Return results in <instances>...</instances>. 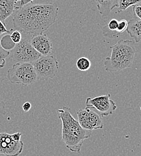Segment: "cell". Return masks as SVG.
I'll list each match as a JSON object with an SVG mask.
<instances>
[{"label": "cell", "mask_w": 141, "mask_h": 156, "mask_svg": "<svg viewBox=\"0 0 141 156\" xmlns=\"http://www.w3.org/2000/svg\"><path fill=\"white\" fill-rule=\"evenodd\" d=\"M58 11V7L54 3H29L15 10L13 27L32 36L43 34L56 21Z\"/></svg>", "instance_id": "1"}, {"label": "cell", "mask_w": 141, "mask_h": 156, "mask_svg": "<svg viewBox=\"0 0 141 156\" xmlns=\"http://www.w3.org/2000/svg\"><path fill=\"white\" fill-rule=\"evenodd\" d=\"M58 117L62 122V140L65 147L73 153H80L84 140L91 137L92 130L83 129L67 106L58 110Z\"/></svg>", "instance_id": "2"}, {"label": "cell", "mask_w": 141, "mask_h": 156, "mask_svg": "<svg viewBox=\"0 0 141 156\" xmlns=\"http://www.w3.org/2000/svg\"><path fill=\"white\" fill-rule=\"evenodd\" d=\"M135 42L130 40H120L111 46V55L104 59V67L106 72H119L130 68L136 53Z\"/></svg>", "instance_id": "3"}, {"label": "cell", "mask_w": 141, "mask_h": 156, "mask_svg": "<svg viewBox=\"0 0 141 156\" xmlns=\"http://www.w3.org/2000/svg\"><path fill=\"white\" fill-rule=\"evenodd\" d=\"M7 78L14 84L28 86L37 80V75L32 63H15L7 72Z\"/></svg>", "instance_id": "4"}, {"label": "cell", "mask_w": 141, "mask_h": 156, "mask_svg": "<svg viewBox=\"0 0 141 156\" xmlns=\"http://www.w3.org/2000/svg\"><path fill=\"white\" fill-rule=\"evenodd\" d=\"M37 80H46L54 78L57 74L59 64L57 59L52 55H41L32 62Z\"/></svg>", "instance_id": "5"}, {"label": "cell", "mask_w": 141, "mask_h": 156, "mask_svg": "<svg viewBox=\"0 0 141 156\" xmlns=\"http://www.w3.org/2000/svg\"><path fill=\"white\" fill-rule=\"evenodd\" d=\"M39 54L26 39H22L12 50V58L15 63H32L40 58Z\"/></svg>", "instance_id": "6"}, {"label": "cell", "mask_w": 141, "mask_h": 156, "mask_svg": "<svg viewBox=\"0 0 141 156\" xmlns=\"http://www.w3.org/2000/svg\"><path fill=\"white\" fill-rule=\"evenodd\" d=\"M85 105V108L96 109L101 117L111 115L117 108L116 103L111 99L110 94L94 98H87Z\"/></svg>", "instance_id": "7"}, {"label": "cell", "mask_w": 141, "mask_h": 156, "mask_svg": "<svg viewBox=\"0 0 141 156\" xmlns=\"http://www.w3.org/2000/svg\"><path fill=\"white\" fill-rule=\"evenodd\" d=\"M78 121L81 127L86 130H93L102 129L103 122L102 117L97 112L91 111L90 108H85L77 111Z\"/></svg>", "instance_id": "8"}, {"label": "cell", "mask_w": 141, "mask_h": 156, "mask_svg": "<svg viewBox=\"0 0 141 156\" xmlns=\"http://www.w3.org/2000/svg\"><path fill=\"white\" fill-rule=\"evenodd\" d=\"M23 143L15 140L12 134L0 133V154L5 156H18L23 151Z\"/></svg>", "instance_id": "9"}, {"label": "cell", "mask_w": 141, "mask_h": 156, "mask_svg": "<svg viewBox=\"0 0 141 156\" xmlns=\"http://www.w3.org/2000/svg\"><path fill=\"white\" fill-rule=\"evenodd\" d=\"M30 42L41 55H50L52 51V43L45 34L33 35Z\"/></svg>", "instance_id": "10"}, {"label": "cell", "mask_w": 141, "mask_h": 156, "mask_svg": "<svg viewBox=\"0 0 141 156\" xmlns=\"http://www.w3.org/2000/svg\"><path fill=\"white\" fill-rule=\"evenodd\" d=\"M141 19L133 18L128 22L126 31L135 43H139L141 39Z\"/></svg>", "instance_id": "11"}, {"label": "cell", "mask_w": 141, "mask_h": 156, "mask_svg": "<svg viewBox=\"0 0 141 156\" xmlns=\"http://www.w3.org/2000/svg\"><path fill=\"white\" fill-rule=\"evenodd\" d=\"M98 11L102 16H107L112 10L118 7V0H94Z\"/></svg>", "instance_id": "12"}, {"label": "cell", "mask_w": 141, "mask_h": 156, "mask_svg": "<svg viewBox=\"0 0 141 156\" xmlns=\"http://www.w3.org/2000/svg\"><path fill=\"white\" fill-rule=\"evenodd\" d=\"M15 11V0H0V20L5 23V20Z\"/></svg>", "instance_id": "13"}, {"label": "cell", "mask_w": 141, "mask_h": 156, "mask_svg": "<svg viewBox=\"0 0 141 156\" xmlns=\"http://www.w3.org/2000/svg\"><path fill=\"white\" fill-rule=\"evenodd\" d=\"M16 44H15L11 39L10 35L4 36L0 41V45L5 51H12Z\"/></svg>", "instance_id": "14"}, {"label": "cell", "mask_w": 141, "mask_h": 156, "mask_svg": "<svg viewBox=\"0 0 141 156\" xmlns=\"http://www.w3.org/2000/svg\"><path fill=\"white\" fill-rule=\"evenodd\" d=\"M141 0H118L117 12L120 13L130 6L139 4Z\"/></svg>", "instance_id": "15"}, {"label": "cell", "mask_w": 141, "mask_h": 156, "mask_svg": "<svg viewBox=\"0 0 141 156\" xmlns=\"http://www.w3.org/2000/svg\"><path fill=\"white\" fill-rule=\"evenodd\" d=\"M76 66L80 71L86 72L91 68V62L88 58L83 57L77 60Z\"/></svg>", "instance_id": "16"}, {"label": "cell", "mask_w": 141, "mask_h": 156, "mask_svg": "<svg viewBox=\"0 0 141 156\" xmlns=\"http://www.w3.org/2000/svg\"><path fill=\"white\" fill-rule=\"evenodd\" d=\"M10 52L4 50L0 45V69L5 66L6 58L10 55Z\"/></svg>", "instance_id": "17"}, {"label": "cell", "mask_w": 141, "mask_h": 156, "mask_svg": "<svg viewBox=\"0 0 141 156\" xmlns=\"http://www.w3.org/2000/svg\"><path fill=\"white\" fill-rule=\"evenodd\" d=\"M102 34L103 36L110 38V39H116V38H118L120 36V34H118V33L109 30L108 28L107 25H105L103 27Z\"/></svg>", "instance_id": "18"}, {"label": "cell", "mask_w": 141, "mask_h": 156, "mask_svg": "<svg viewBox=\"0 0 141 156\" xmlns=\"http://www.w3.org/2000/svg\"><path fill=\"white\" fill-rule=\"evenodd\" d=\"M128 22L125 20H121L120 21H118V25L117 29V31L118 33L121 34L123 33L127 27Z\"/></svg>", "instance_id": "19"}, {"label": "cell", "mask_w": 141, "mask_h": 156, "mask_svg": "<svg viewBox=\"0 0 141 156\" xmlns=\"http://www.w3.org/2000/svg\"><path fill=\"white\" fill-rule=\"evenodd\" d=\"M10 37L12 40L15 43H19L22 40V34L18 30H15L14 31H13L11 34H10Z\"/></svg>", "instance_id": "20"}, {"label": "cell", "mask_w": 141, "mask_h": 156, "mask_svg": "<svg viewBox=\"0 0 141 156\" xmlns=\"http://www.w3.org/2000/svg\"><path fill=\"white\" fill-rule=\"evenodd\" d=\"M118 21L116 19H112L107 25V27L109 30L117 33V29L118 27Z\"/></svg>", "instance_id": "21"}, {"label": "cell", "mask_w": 141, "mask_h": 156, "mask_svg": "<svg viewBox=\"0 0 141 156\" xmlns=\"http://www.w3.org/2000/svg\"><path fill=\"white\" fill-rule=\"evenodd\" d=\"M133 18L141 19V6L139 4L133 5Z\"/></svg>", "instance_id": "22"}, {"label": "cell", "mask_w": 141, "mask_h": 156, "mask_svg": "<svg viewBox=\"0 0 141 156\" xmlns=\"http://www.w3.org/2000/svg\"><path fill=\"white\" fill-rule=\"evenodd\" d=\"M34 0H21L19 2L15 3V10H16L21 7L29 3H31Z\"/></svg>", "instance_id": "23"}, {"label": "cell", "mask_w": 141, "mask_h": 156, "mask_svg": "<svg viewBox=\"0 0 141 156\" xmlns=\"http://www.w3.org/2000/svg\"><path fill=\"white\" fill-rule=\"evenodd\" d=\"M7 114L6 109H5V103L0 100V115L5 116Z\"/></svg>", "instance_id": "24"}, {"label": "cell", "mask_w": 141, "mask_h": 156, "mask_svg": "<svg viewBox=\"0 0 141 156\" xmlns=\"http://www.w3.org/2000/svg\"><path fill=\"white\" fill-rule=\"evenodd\" d=\"M12 31V30H11L10 31L8 30L5 27V23H2L0 20V34H2L3 33H10Z\"/></svg>", "instance_id": "25"}, {"label": "cell", "mask_w": 141, "mask_h": 156, "mask_svg": "<svg viewBox=\"0 0 141 156\" xmlns=\"http://www.w3.org/2000/svg\"><path fill=\"white\" fill-rule=\"evenodd\" d=\"M31 108V104L28 101L25 102L22 106V109L25 112H28Z\"/></svg>", "instance_id": "26"}, {"label": "cell", "mask_w": 141, "mask_h": 156, "mask_svg": "<svg viewBox=\"0 0 141 156\" xmlns=\"http://www.w3.org/2000/svg\"><path fill=\"white\" fill-rule=\"evenodd\" d=\"M21 0H15V3H16V2H19Z\"/></svg>", "instance_id": "27"}]
</instances>
